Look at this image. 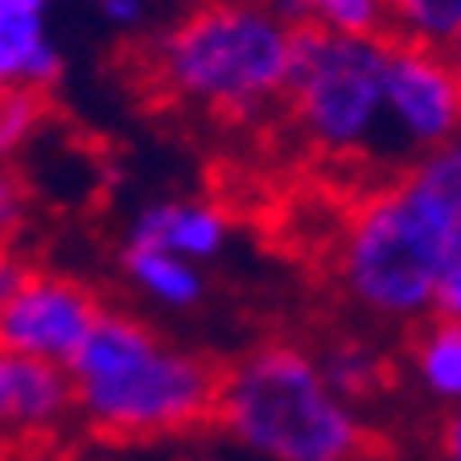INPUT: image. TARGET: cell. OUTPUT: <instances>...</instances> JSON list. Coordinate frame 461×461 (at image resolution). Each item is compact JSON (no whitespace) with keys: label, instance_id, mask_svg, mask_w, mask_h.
<instances>
[{"label":"cell","instance_id":"6da1fadb","mask_svg":"<svg viewBox=\"0 0 461 461\" xmlns=\"http://www.w3.org/2000/svg\"><path fill=\"white\" fill-rule=\"evenodd\" d=\"M457 248L461 136H453L358 202L338 240V280L363 313L416 321L432 313L437 280Z\"/></svg>","mask_w":461,"mask_h":461},{"label":"cell","instance_id":"7a4b0ae2","mask_svg":"<svg viewBox=\"0 0 461 461\" xmlns=\"http://www.w3.org/2000/svg\"><path fill=\"white\" fill-rule=\"evenodd\" d=\"M75 416L107 441H161L214 420L222 371L149 321L104 309L67 363Z\"/></svg>","mask_w":461,"mask_h":461},{"label":"cell","instance_id":"3957f363","mask_svg":"<svg viewBox=\"0 0 461 461\" xmlns=\"http://www.w3.org/2000/svg\"><path fill=\"white\" fill-rule=\"evenodd\" d=\"M214 420L264 461H363L371 449L358 403L293 342H264L222 371Z\"/></svg>","mask_w":461,"mask_h":461},{"label":"cell","instance_id":"277c9868","mask_svg":"<svg viewBox=\"0 0 461 461\" xmlns=\"http://www.w3.org/2000/svg\"><path fill=\"white\" fill-rule=\"evenodd\" d=\"M293 33L268 5L206 0L157 41L149 70L169 95L243 120L288 91Z\"/></svg>","mask_w":461,"mask_h":461},{"label":"cell","instance_id":"5b68a950","mask_svg":"<svg viewBox=\"0 0 461 461\" xmlns=\"http://www.w3.org/2000/svg\"><path fill=\"white\" fill-rule=\"evenodd\" d=\"M392 38H342L317 25L293 33L288 91L301 132L330 157L366 153L384 136V62Z\"/></svg>","mask_w":461,"mask_h":461},{"label":"cell","instance_id":"8992f818","mask_svg":"<svg viewBox=\"0 0 461 461\" xmlns=\"http://www.w3.org/2000/svg\"><path fill=\"white\" fill-rule=\"evenodd\" d=\"M384 136L403 153H429L461 136V83L441 50L420 41H387Z\"/></svg>","mask_w":461,"mask_h":461},{"label":"cell","instance_id":"52a82bcc","mask_svg":"<svg viewBox=\"0 0 461 461\" xmlns=\"http://www.w3.org/2000/svg\"><path fill=\"white\" fill-rule=\"evenodd\" d=\"M99 313L104 305L83 280L29 268L25 280L0 301V350L67 366Z\"/></svg>","mask_w":461,"mask_h":461},{"label":"cell","instance_id":"ba28073f","mask_svg":"<svg viewBox=\"0 0 461 461\" xmlns=\"http://www.w3.org/2000/svg\"><path fill=\"white\" fill-rule=\"evenodd\" d=\"M75 420V384L67 366L0 350V445L38 441Z\"/></svg>","mask_w":461,"mask_h":461},{"label":"cell","instance_id":"9c48e42d","mask_svg":"<svg viewBox=\"0 0 461 461\" xmlns=\"http://www.w3.org/2000/svg\"><path fill=\"white\" fill-rule=\"evenodd\" d=\"M230 235V222L211 202H157L132 222V243L169 251L177 259H214Z\"/></svg>","mask_w":461,"mask_h":461},{"label":"cell","instance_id":"30bf717a","mask_svg":"<svg viewBox=\"0 0 461 461\" xmlns=\"http://www.w3.org/2000/svg\"><path fill=\"white\" fill-rule=\"evenodd\" d=\"M412 379L424 400L457 408L461 403V321L449 317H432L424 321L412 342Z\"/></svg>","mask_w":461,"mask_h":461},{"label":"cell","instance_id":"8fae6325","mask_svg":"<svg viewBox=\"0 0 461 461\" xmlns=\"http://www.w3.org/2000/svg\"><path fill=\"white\" fill-rule=\"evenodd\" d=\"M124 272L140 293H149L157 305H169V309H190L206 293V280H202V272L194 268L190 259H177L157 248H140V243H128Z\"/></svg>","mask_w":461,"mask_h":461},{"label":"cell","instance_id":"7c38bea8","mask_svg":"<svg viewBox=\"0 0 461 461\" xmlns=\"http://www.w3.org/2000/svg\"><path fill=\"white\" fill-rule=\"evenodd\" d=\"M309 25L342 38H392V0H305Z\"/></svg>","mask_w":461,"mask_h":461},{"label":"cell","instance_id":"4fadbf2b","mask_svg":"<svg viewBox=\"0 0 461 461\" xmlns=\"http://www.w3.org/2000/svg\"><path fill=\"white\" fill-rule=\"evenodd\" d=\"M461 29V0H392V33L441 50Z\"/></svg>","mask_w":461,"mask_h":461},{"label":"cell","instance_id":"5bb4252c","mask_svg":"<svg viewBox=\"0 0 461 461\" xmlns=\"http://www.w3.org/2000/svg\"><path fill=\"white\" fill-rule=\"evenodd\" d=\"M317 358H321V371L330 375V384L355 403L363 395H371L379 387V379H384V358L375 355L366 342H338Z\"/></svg>","mask_w":461,"mask_h":461},{"label":"cell","instance_id":"9a60e30c","mask_svg":"<svg viewBox=\"0 0 461 461\" xmlns=\"http://www.w3.org/2000/svg\"><path fill=\"white\" fill-rule=\"evenodd\" d=\"M50 91L29 83L0 86V157L13 153L21 140H29V132H38V124L46 120Z\"/></svg>","mask_w":461,"mask_h":461},{"label":"cell","instance_id":"2e32d148","mask_svg":"<svg viewBox=\"0 0 461 461\" xmlns=\"http://www.w3.org/2000/svg\"><path fill=\"white\" fill-rule=\"evenodd\" d=\"M46 46L41 17L33 13H0V86H13L25 78L29 58Z\"/></svg>","mask_w":461,"mask_h":461},{"label":"cell","instance_id":"e0dca14e","mask_svg":"<svg viewBox=\"0 0 461 461\" xmlns=\"http://www.w3.org/2000/svg\"><path fill=\"white\" fill-rule=\"evenodd\" d=\"M432 313L461 321V248L449 256L441 280H437V301H432Z\"/></svg>","mask_w":461,"mask_h":461},{"label":"cell","instance_id":"ac0fdd59","mask_svg":"<svg viewBox=\"0 0 461 461\" xmlns=\"http://www.w3.org/2000/svg\"><path fill=\"white\" fill-rule=\"evenodd\" d=\"M21 211H25V190H21V182L13 173H0V243L17 230Z\"/></svg>","mask_w":461,"mask_h":461},{"label":"cell","instance_id":"d6986e66","mask_svg":"<svg viewBox=\"0 0 461 461\" xmlns=\"http://www.w3.org/2000/svg\"><path fill=\"white\" fill-rule=\"evenodd\" d=\"M441 461H461V403L445 412V424H441Z\"/></svg>","mask_w":461,"mask_h":461},{"label":"cell","instance_id":"ffe728a7","mask_svg":"<svg viewBox=\"0 0 461 461\" xmlns=\"http://www.w3.org/2000/svg\"><path fill=\"white\" fill-rule=\"evenodd\" d=\"M99 9H104V17L112 21V25L128 29V25H136V21H140L144 5H140V0H99Z\"/></svg>","mask_w":461,"mask_h":461},{"label":"cell","instance_id":"44dd1931","mask_svg":"<svg viewBox=\"0 0 461 461\" xmlns=\"http://www.w3.org/2000/svg\"><path fill=\"white\" fill-rule=\"evenodd\" d=\"M441 54H445V62L453 67V75H457V83H461V29L441 46Z\"/></svg>","mask_w":461,"mask_h":461},{"label":"cell","instance_id":"7402d4cb","mask_svg":"<svg viewBox=\"0 0 461 461\" xmlns=\"http://www.w3.org/2000/svg\"><path fill=\"white\" fill-rule=\"evenodd\" d=\"M41 5L46 0H0V13H33V17H41Z\"/></svg>","mask_w":461,"mask_h":461}]
</instances>
